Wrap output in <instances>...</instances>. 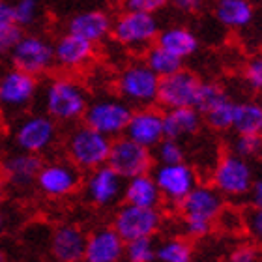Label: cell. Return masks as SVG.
<instances>
[{
	"label": "cell",
	"mask_w": 262,
	"mask_h": 262,
	"mask_svg": "<svg viewBox=\"0 0 262 262\" xmlns=\"http://www.w3.org/2000/svg\"><path fill=\"white\" fill-rule=\"evenodd\" d=\"M88 101L90 96L84 84L70 75L51 77L41 92L45 115L56 124H75L82 120Z\"/></svg>",
	"instance_id": "1"
},
{
	"label": "cell",
	"mask_w": 262,
	"mask_h": 262,
	"mask_svg": "<svg viewBox=\"0 0 262 262\" xmlns=\"http://www.w3.org/2000/svg\"><path fill=\"white\" fill-rule=\"evenodd\" d=\"M111 144H113L111 137L92 129L86 124H81L68 133L64 148L66 156L71 163L81 172H88V170L107 163Z\"/></svg>",
	"instance_id": "2"
},
{
	"label": "cell",
	"mask_w": 262,
	"mask_h": 262,
	"mask_svg": "<svg viewBox=\"0 0 262 262\" xmlns=\"http://www.w3.org/2000/svg\"><path fill=\"white\" fill-rule=\"evenodd\" d=\"M159 21L154 13L122 10L118 17H113L111 25V38L116 43L131 51H144L156 43L159 34Z\"/></svg>",
	"instance_id": "3"
},
{
	"label": "cell",
	"mask_w": 262,
	"mask_h": 262,
	"mask_svg": "<svg viewBox=\"0 0 262 262\" xmlns=\"http://www.w3.org/2000/svg\"><path fill=\"white\" fill-rule=\"evenodd\" d=\"M255 182V169L249 159L240 158L234 152H225L212 170V186L225 199H247V193Z\"/></svg>",
	"instance_id": "4"
},
{
	"label": "cell",
	"mask_w": 262,
	"mask_h": 262,
	"mask_svg": "<svg viewBox=\"0 0 262 262\" xmlns=\"http://www.w3.org/2000/svg\"><path fill=\"white\" fill-rule=\"evenodd\" d=\"M159 77L148 68L144 62H131L116 75L115 90L116 96L122 98L133 109L156 105L158 99Z\"/></svg>",
	"instance_id": "5"
},
{
	"label": "cell",
	"mask_w": 262,
	"mask_h": 262,
	"mask_svg": "<svg viewBox=\"0 0 262 262\" xmlns=\"http://www.w3.org/2000/svg\"><path fill=\"white\" fill-rule=\"evenodd\" d=\"M131 111L133 107L118 96H99L88 101L86 111L82 115V124L111 139H116L124 135Z\"/></svg>",
	"instance_id": "6"
},
{
	"label": "cell",
	"mask_w": 262,
	"mask_h": 262,
	"mask_svg": "<svg viewBox=\"0 0 262 262\" xmlns=\"http://www.w3.org/2000/svg\"><path fill=\"white\" fill-rule=\"evenodd\" d=\"M58 141V124L45 113H32L19 118L13 127V144L17 150L41 154L53 150Z\"/></svg>",
	"instance_id": "7"
},
{
	"label": "cell",
	"mask_w": 262,
	"mask_h": 262,
	"mask_svg": "<svg viewBox=\"0 0 262 262\" xmlns=\"http://www.w3.org/2000/svg\"><path fill=\"white\" fill-rule=\"evenodd\" d=\"M39 96V77L19 68H8L0 73V109L6 115H21Z\"/></svg>",
	"instance_id": "8"
},
{
	"label": "cell",
	"mask_w": 262,
	"mask_h": 262,
	"mask_svg": "<svg viewBox=\"0 0 262 262\" xmlns=\"http://www.w3.org/2000/svg\"><path fill=\"white\" fill-rule=\"evenodd\" d=\"M82 172L71 163L70 159H51L41 163L36 176L38 191L47 199H68L81 189Z\"/></svg>",
	"instance_id": "9"
},
{
	"label": "cell",
	"mask_w": 262,
	"mask_h": 262,
	"mask_svg": "<svg viewBox=\"0 0 262 262\" xmlns=\"http://www.w3.org/2000/svg\"><path fill=\"white\" fill-rule=\"evenodd\" d=\"M111 227L124 242L154 238L163 227V212L159 208H144L124 202L115 212Z\"/></svg>",
	"instance_id": "10"
},
{
	"label": "cell",
	"mask_w": 262,
	"mask_h": 262,
	"mask_svg": "<svg viewBox=\"0 0 262 262\" xmlns=\"http://www.w3.org/2000/svg\"><path fill=\"white\" fill-rule=\"evenodd\" d=\"M8 56L13 68L36 77L47 75L55 68L53 41L41 34H23Z\"/></svg>",
	"instance_id": "11"
},
{
	"label": "cell",
	"mask_w": 262,
	"mask_h": 262,
	"mask_svg": "<svg viewBox=\"0 0 262 262\" xmlns=\"http://www.w3.org/2000/svg\"><path fill=\"white\" fill-rule=\"evenodd\" d=\"M152 169L154 170H150V174L158 184L161 199L172 206H178L182 199L199 184V174L195 167L187 163L186 159L178 163H158Z\"/></svg>",
	"instance_id": "12"
},
{
	"label": "cell",
	"mask_w": 262,
	"mask_h": 262,
	"mask_svg": "<svg viewBox=\"0 0 262 262\" xmlns=\"http://www.w3.org/2000/svg\"><path fill=\"white\" fill-rule=\"evenodd\" d=\"M82 195L94 208H113L122 201L124 178L105 163L88 170L82 178Z\"/></svg>",
	"instance_id": "13"
},
{
	"label": "cell",
	"mask_w": 262,
	"mask_h": 262,
	"mask_svg": "<svg viewBox=\"0 0 262 262\" xmlns=\"http://www.w3.org/2000/svg\"><path fill=\"white\" fill-rule=\"evenodd\" d=\"M107 165L115 169L124 180H127L131 176L150 172L154 167V156L150 148L141 146L126 135H120L113 139Z\"/></svg>",
	"instance_id": "14"
},
{
	"label": "cell",
	"mask_w": 262,
	"mask_h": 262,
	"mask_svg": "<svg viewBox=\"0 0 262 262\" xmlns=\"http://www.w3.org/2000/svg\"><path fill=\"white\" fill-rule=\"evenodd\" d=\"M199 82H201L199 75L186 68H182L170 75L159 77L156 103H159L163 109L193 107Z\"/></svg>",
	"instance_id": "15"
},
{
	"label": "cell",
	"mask_w": 262,
	"mask_h": 262,
	"mask_svg": "<svg viewBox=\"0 0 262 262\" xmlns=\"http://www.w3.org/2000/svg\"><path fill=\"white\" fill-rule=\"evenodd\" d=\"M182 217L201 219L206 223L215 225L221 219L225 210V196L212 184H196L178 204Z\"/></svg>",
	"instance_id": "16"
},
{
	"label": "cell",
	"mask_w": 262,
	"mask_h": 262,
	"mask_svg": "<svg viewBox=\"0 0 262 262\" xmlns=\"http://www.w3.org/2000/svg\"><path fill=\"white\" fill-rule=\"evenodd\" d=\"M124 135L131 141L139 142L141 146L152 150L161 139L163 133V111L156 109L154 105L148 107H137L131 111L129 122H127Z\"/></svg>",
	"instance_id": "17"
},
{
	"label": "cell",
	"mask_w": 262,
	"mask_h": 262,
	"mask_svg": "<svg viewBox=\"0 0 262 262\" xmlns=\"http://www.w3.org/2000/svg\"><path fill=\"white\" fill-rule=\"evenodd\" d=\"M53 53L55 68H60L62 71H79L94 60L96 45L75 34L66 32L53 43Z\"/></svg>",
	"instance_id": "18"
},
{
	"label": "cell",
	"mask_w": 262,
	"mask_h": 262,
	"mask_svg": "<svg viewBox=\"0 0 262 262\" xmlns=\"http://www.w3.org/2000/svg\"><path fill=\"white\" fill-rule=\"evenodd\" d=\"M43 163L41 156L28 152H17L10 154L2 159V176L6 184H10L15 189H28L36 184L38 170Z\"/></svg>",
	"instance_id": "19"
},
{
	"label": "cell",
	"mask_w": 262,
	"mask_h": 262,
	"mask_svg": "<svg viewBox=\"0 0 262 262\" xmlns=\"http://www.w3.org/2000/svg\"><path fill=\"white\" fill-rule=\"evenodd\" d=\"M124 246L126 242L113 227H99L86 234L82 262H120L124 258Z\"/></svg>",
	"instance_id": "20"
},
{
	"label": "cell",
	"mask_w": 262,
	"mask_h": 262,
	"mask_svg": "<svg viewBox=\"0 0 262 262\" xmlns=\"http://www.w3.org/2000/svg\"><path fill=\"white\" fill-rule=\"evenodd\" d=\"M111 25L113 17L105 10H82L70 17L66 32L75 34L79 38L98 45L111 38Z\"/></svg>",
	"instance_id": "21"
},
{
	"label": "cell",
	"mask_w": 262,
	"mask_h": 262,
	"mask_svg": "<svg viewBox=\"0 0 262 262\" xmlns=\"http://www.w3.org/2000/svg\"><path fill=\"white\" fill-rule=\"evenodd\" d=\"M86 232L77 225H60L51 236V257L55 262L84 260Z\"/></svg>",
	"instance_id": "22"
},
{
	"label": "cell",
	"mask_w": 262,
	"mask_h": 262,
	"mask_svg": "<svg viewBox=\"0 0 262 262\" xmlns=\"http://www.w3.org/2000/svg\"><path fill=\"white\" fill-rule=\"evenodd\" d=\"M255 2L253 0H215L213 17L227 30H246L255 23Z\"/></svg>",
	"instance_id": "23"
},
{
	"label": "cell",
	"mask_w": 262,
	"mask_h": 262,
	"mask_svg": "<svg viewBox=\"0 0 262 262\" xmlns=\"http://www.w3.org/2000/svg\"><path fill=\"white\" fill-rule=\"evenodd\" d=\"M202 127V116L195 107H178L165 109L163 113V133L167 139L187 141L195 137Z\"/></svg>",
	"instance_id": "24"
},
{
	"label": "cell",
	"mask_w": 262,
	"mask_h": 262,
	"mask_svg": "<svg viewBox=\"0 0 262 262\" xmlns=\"http://www.w3.org/2000/svg\"><path fill=\"white\" fill-rule=\"evenodd\" d=\"M156 45L169 51L170 55L178 56L180 60H187L199 51L201 41L191 28L184 27V25H172L167 28H159Z\"/></svg>",
	"instance_id": "25"
},
{
	"label": "cell",
	"mask_w": 262,
	"mask_h": 262,
	"mask_svg": "<svg viewBox=\"0 0 262 262\" xmlns=\"http://www.w3.org/2000/svg\"><path fill=\"white\" fill-rule=\"evenodd\" d=\"M122 199L127 204L144 208H161V204H163L158 184H156V180H154V176L150 172L131 176V178L124 180Z\"/></svg>",
	"instance_id": "26"
},
{
	"label": "cell",
	"mask_w": 262,
	"mask_h": 262,
	"mask_svg": "<svg viewBox=\"0 0 262 262\" xmlns=\"http://www.w3.org/2000/svg\"><path fill=\"white\" fill-rule=\"evenodd\" d=\"M236 135H260L262 131V107L255 99L234 101L232 126Z\"/></svg>",
	"instance_id": "27"
},
{
	"label": "cell",
	"mask_w": 262,
	"mask_h": 262,
	"mask_svg": "<svg viewBox=\"0 0 262 262\" xmlns=\"http://www.w3.org/2000/svg\"><path fill=\"white\" fill-rule=\"evenodd\" d=\"M142 62H144L158 77L170 75V73H174V71L184 68V60H180V58L174 55H170L169 51H165L163 47H159V45H156V43L150 45V47L144 51V60Z\"/></svg>",
	"instance_id": "28"
},
{
	"label": "cell",
	"mask_w": 262,
	"mask_h": 262,
	"mask_svg": "<svg viewBox=\"0 0 262 262\" xmlns=\"http://www.w3.org/2000/svg\"><path fill=\"white\" fill-rule=\"evenodd\" d=\"M195 251L186 238H167L156 246L158 262H193Z\"/></svg>",
	"instance_id": "29"
},
{
	"label": "cell",
	"mask_w": 262,
	"mask_h": 262,
	"mask_svg": "<svg viewBox=\"0 0 262 262\" xmlns=\"http://www.w3.org/2000/svg\"><path fill=\"white\" fill-rule=\"evenodd\" d=\"M227 98H230V96H229V92L225 90V86L221 82L201 81L199 82V88H196V96H195L193 107H195L202 116L204 113H208L212 107H215L217 103L225 101Z\"/></svg>",
	"instance_id": "30"
},
{
	"label": "cell",
	"mask_w": 262,
	"mask_h": 262,
	"mask_svg": "<svg viewBox=\"0 0 262 262\" xmlns=\"http://www.w3.org/2000/svg\"><path fill=\"white\" fill-rule=\"evenodd\" d=\"M232 111H234V99L227 98L225 101L217 103L215 107L202 115V122H206V126L213 131L225 133L232 126Z\"/></svg>",
	"instance_id": "31"
},
{
	"label": "cell",
	"mask_w": 262,
	"mask_h": 262,
	"mask_svg": "<svg viewBox=\"0 0 262 262\" xmlns=\"http://www.w3.org/2000/svg\"><path fill=\"white\" fill-rule=\"evenodd\" d=\"M11 6H13V21L23 30L34 27L41 17L39 0H11Z\"/></svg>",
	"instance_id": "32"
},
{
	"label": "cell",
	"mask_w": 262,
	"mask_h": 262,
	"mask_svg": "<svg viewBox=\"0 0 262 262\" xmlns=\"http://www.w3.org/2000/svg\"><path fill=\"white\" fill-rule=\"evenodd\" d=\"M124 258L127 262H156V242L154 238H137L126 242Z\"/></svg>",
	"instance_id": "33"
},
{
	"label": "cell",
	"mask_w": 262,
	"mask_h": 262,
	"mask_svg": "<svg viewBox=\"0 0 262 262\" xmlns=\"http://www.w3.org/2000/svg\"><path fill=\"white\" fill-rule=\"evenodd\" d=\"M154 159L158 163H178V161H184L186 159V150H184V144L180 141H174V139H167L163 137L161 141L152 148Z\"/></svg>",
	"instance_id": "34"
},
{
	"label": "cell",
	"mask_w": 262,
	"mask_h": 262,
	"mask_svg": "<svg viewBox=\"0 0 262 262\" xmlns=\"http://www.w3.org/2000/svg\"><path fill=\"white\" fill-rule=\"evenodd\" d=\"M262 150V139L260 135H236L232 144H230V152L246 159H255L260 156Z\"/></svg>",
	"instance_id": "35"
},
{
	"label": "cell",
	"mask_w": 262,
	"mask_h": 262,
	"mask_svg": "<svg viewBox=\"0 0 262 262\" xmlns=\"http://www.w3.org/2000/svg\"><path fill=\"white\" fill-rule=\"evenodd\" d=\"M122 10L142 11V13H159L170 4V0H120Z\"/></svg>",
	"instance_id": "36"
},
{
	"label": "cell",
	"mask_w": 262,
	"mask_h": 262,
	"mask_svg": "<svg viewBox=\"0 0 262 262\" xmlns=\"http://www.w3.org/2000/svg\"><path fill=\"white\" fill-rule=\"evenodd\" d=\"M244 81L253 92H260L262 88V58L260 56H253L251 60L246 64L244 70Z\"/></svg>",
	"instance_id": "37"
},
{
	"label": "cell",
	"mask_w": 262,
	"mask_h": 262,
	"mask_svg": "<svg viewBox=\"0 0 262 262\" xmlns=\"http://www.w3.org/2000/svg\"><path fill=\"white\" fill-rule=\"evenodd\" d=\"M25 30L17 25H10V27L0 28V56H8L11 53V49L15 47V43L19 41Z\"/></svg>",
	"instance_id": "38"
},
{
	"label": "cell",
	"mask_w": 262,
	"mask_h": 262,
	"mask_svg": "<svg viewBox=\"0 0 262 262\" xmlns=\"http://www.w3.org/2000/svg\"><path fill=\"white\" fill-rule=\"evenodd\" d=\"M229 262H260V251L253 244H242L232 249Z\"/></svg>",
	"instance_id": "39"
},
{
	"label": "cell",
	"mask_w": 262,
	"mask_h": 262,
	"mask_svg": "<svg viewBox=\"0 0 262 262\" xmlns=\"http://www.w3.org/2000/svg\"><path fill=\"white\" fill-rule=\"evenodd\" d=\"M182 225H184V230L189 238H204L212 232L213 225L206 223V221H201V219H189V217H182Z\"/></svg>",
	"instance_id": "40"
},
{
	"label": "cell",
	"mask_w": 262,
	"mask_h": 262,
	"mask_svg": "<svg viewBox=\"0 0 262 262\" xmlns=\"http://www.w3.org/2000/svg\"><path fill=\"white\" fill-rule=\"evenodd\" d=\"M246 227H247V230H249V234H251L255 240H260L262 238V210L260 208L251 206V210H249L246 215Z\"/></svg>",
	"instance_id": "41"
},
{
	"label": "cell",
	"mask_w": 262,
	"mask_h": 262,
	"mask_svg": "<svg viewBox=\"0 0 262 262\" xmlns=\"http://www.w3.org/2000/svg\"><path fill=\"white\" fill-rule=\"evenodd\" d=\"M206 4V0H170V6L180 13H196Z\"/></svg>",
	"instance_id": "42"
},
{
	"label": "cell",
	"mask_w": 262,
	"mask_h": 262,
	"mask_svg": "<svg viewBox=\"0 0 262 262\" xmlns=\"http://www.w3.org/2000/svg\"><path fill=\"white\" fill-rule=\"evenodd\" d=\"M10 25H15L11 0H0V28L10 27Z\"/></svg>",
	"instance_id": "43"
},
{
	"label": "cell",
	"mask_w": 262,
	"mask_h": 262,
	"mask_svg": "<svg viewBox=\"0 0 262 262\" xmlns=\"http://www.w3.org/2000/svg\"><path fill=\"white\" fill-rule=\"evenodd\" d=\"M247 199H249V202H251V206H255V208L262 206V182H260V178H258V180L255 178L251 189H249V193H247Z\"/></svg>",
	"instance_id": "44"
},
{
	"label": "cell",
	"mask_w": 262,
	"mask_h": 262,
	"mask_svg": "<svg viewBox=\"0 0 262 262\" xmlns=\"http://www.w3.org/2000/svg\"><path fill=\"white\" fill-rule=\"evenodd\" d=\"M4 193H6V180L4 176H2V172H0V202L4 199Z\"/></svg>",
	"instance_id": "45"
},
{
	"label": "cell",
	"mask_w": 262,
	"mask_h": 262,
	"mask_svg": "<svg viewBox=\"0 0 262 262\" xmlns=\"http://www.w3.org/2000/svg\"><path fill=\"white\" fill-rule=\"evenodd\" d=\"M2 230H4V215L0 213V234H2Z\"/></svg>",
	"instance_id": "46"
},
{
	"label": "cell",
	"mask_w": 262,
	"mask_h": 262,
	"mask_svg": "<svg viewBox=\"0 0 262 262\" xmlns=\"http://www.w3.org/2000/svg\"><path fill=\"white\" fill-rule=\"evenodd\" d=\"M0 262H6V251L0 247Z\"/></svg>",
	"instance_id": "47"
},
{
	"label": "cell",
	"mask_w": 262,
	"mask_h": 262,
	"mask_svg": "<svg viewBox=\"0 0 262 262\" xmlns=\"http://www.w3.org/2000/svg\"><path fill=\"white\" fill-rule=\"evenodd\" d=\"M253 2H255V0H253Z\"/></svg>",
	"instance_id": "48"
}]
</instances>
